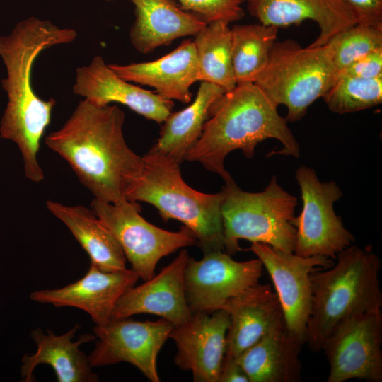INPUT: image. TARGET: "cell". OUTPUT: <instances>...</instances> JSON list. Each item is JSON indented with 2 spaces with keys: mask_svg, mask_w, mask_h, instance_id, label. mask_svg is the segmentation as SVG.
I'll return each mask as SVG.
<instances>
[{
  "mask_svg": "<svg viewBox=\"0 0 382 382\" xmlns=\"http://www.w3.org/2000/svg\"><path fill=\"white\" fill-rule=\"evenodd\" d=\"M125 113L117 105H98L83 99L59 129L45 139L47 146L72 168L98 200L117 204L139 174L142 156L127 144Z\"/></svg>",
  "mask_w": 382,
  "mask_h": 382,
  "instance_id": "cell-1",
  "label": "cell"
},
{
  "mask_svg": "<svg viewBox=\"0 0 382 382\" xmlns=\"http://www.w3.org/2000/svg\"><path fill=\"white\" fill-rule=\"evenodd\" d=\"M77 32L49 21L30 17L0 36V57L6 76L1 80L7 103L0 121V137L14 142L24 166L37 165L40 141L56 105L54 98H40L32 86V70L40 54L52 46L72 42Z\"/></svg>",
  "mask_w": 382,
  "mask_h": 382,
  "instance_id": "cell-2",
  "label": "cell"
},
{
  "mask_svg": "<svg viewBox=\"0 0 382 382\" xmlns=\"http://www.w3.org/2000/svg\"><path fill=\"white\" fill-rule=\"evenodd\" d=\"M267 139L281 142L283 149L278 154L299 157V144L277 106L255 83L237 84L212 104L202 133L185 160L199 163L231 185L235 182L224 167L226 156L240 149L252 158L257 145Z\"/></svg>",
  "mask_w": 382,
  "mask_h": 382,
  "instance_id": "cell-3",
  "label": "cell"
},
{
  "mask_svg": "<svg viewBox=\"0 0 382 382\" xmlns=\"http://www.w3.org/2000/svg\"><path fill=\"white\" fill-rule=\"evenodd\" d=\"M335 260L331 267L310 274L312 299L306 342L315 352L321 350L327 337L345 320L382 307L381 260L371 246L351 245Z\"/></svg>",
  "mask_w": 382,
  "mask_h": 382,
  "instance_id": "cell-4",
  "label": "cell"
},
{
  "mask_svg": "<svg viewBox=\"0 0 382 382\" xmlns=\"http://www.w3.org/2000/svg\"><path fill=\"white\" fill-rule=\"evenodd\" d=\"M142 160L141 170L129 186L126 199L151 204L164 221L182 222L193 233L204 254L224 251V191L207 194L194 190L183 180L180 163L151 149Z\"/></svg>",
  "mask_w": 382,
  "mask_h": 382,
  "instance_id": "cell-5",
  "label": "cell"
},
{
  "mask_svg": "<svg viewBox=\"0 0 382 382\" xmlns=\"http://www.w3.org/2000/svg\"><path fill=\"white\" fill-rule=\"evenodd\" d=\"M333 42L302 47L291 40L275 42L267 64L254 82L278 107L287 108L286 120L296 122L323 98L337 78Z\"/></svg>",
  "mask_w": 382,
  "mask_h": 382,
  "instance_id": "cell-6",
  "label": "cell"
},
{
  "mask_svg": "<svg viewBox=\"0 0 382 382\" xmlns=\"http://www.w3.org/2000/svg\"><path fill=\"white\" fill-rule=\"evenodd\" d=\"M222 190L226 253L231 255L241 250L240 239L294 252L296 229L293 221L297 199L279 185L275 176L262 192H246L236 183L226 185Z\"/></svg>",
  "mask_w": 382,
  "mask_h": 382,
  "instance_id": "cell-7",
  "label": "cell"
},
{
  "mask_svg": "<svg viewBox=\"0 0 382 382\" xmlns=\"http://www.w3.org/2000/svg\"><path fill=\"white\" fill-rule=\"evenodd\" d=\"M91 209L113 234L131 268L144 281L155 275L162 257L197 245L195 235L185 226L169 231L148 222L139 214L138 202L125 200L114 204L94 198Z\"/></svg>",
  "mask_w": 382,
  "mask_h": 382,
  "instance_id": "cell-8",
  "label": "cell"
},
{
  "mask_svg": "<svg viewBox=\"0 0 382 382\" xmlns=\"http://www.w3.org/2000/svg\"><path fill=\"white\" fill-rule=\"evenodd\" d=\"M295 178L303 206L293 221L296 229L293 253L301 257L320 255L335 260L338 253L355 241L334 211L333 204L342 192L334 181L320 182L316 171L307 166H300Z\"/></svg>",
  "mask_w": 382,
  "mask_h": 382,
  "instance_id": "cell-9",
  "label": "cell"
},
{
  "mask_svg": "<svg viewBox=\"0 0 382 382\" xmlns=\"http://www.w3.org/2000/svg\"><path fill=\"white\" fill-rule=\"evenodd\" d=\"M381 309L355 315L337 325L321 349L330 370L327 382L382 381Z\"/></svg>",
  "mask_w": 382,
  "mask_h": 382,
  "instance_id": "cell-10",
  "label": "cell"
},
{
  "mask_svg": "<svg viewBox=\"0 0 382 382\" xmlns=\"http://www.w3.org/2000/svg\"><path fill=\"white\" fill-rule=\"evenodd\" d=\"M173 325L160 318L155 321L111 319L95 325L93 332L98 340L88 356L92 368L127 362L151 382H159L157 358L169 338Z\"/></svg>",
  "mask_w": 382,
  "mask_h": 382,
  "instance_id": "cell-11",
  "label": "cell"
},
{
  "mask_svg": "<svg viewBox=\"0 0 382 382\" xmlns=\"http://www.w3.org/2000/svg\"><path fill=\"white\" fill-rule=\"evenodd\" d=\"M263 265L258 259L234 260L223 250L204 254L199 260L189 257L184 289L192 313L222 308L231 298L259 283Z\"/></svg>",
  "mask_w": 382,
  "mask_h": 382,
  "instance_id": "cell-12",
  "label": "cell"
},
{
  "mask_svg": "<svg viewBox=\"0 0 382 382\" xmlns=\"http://www.w3.org/2000/svg\"><path fill=\"white\" fill-rule=\"evenodd\" d=\"M250 250L272 280L286 329L305 344L312 299L310 274L331 267L333 260L320 255L301 257L260 243H252Z\"/></svg>",
  "mask_w": 382,
  "mask_h": 382,
  "instance_id": "cell-13",
  "label": "cell"
},
{
  "mask_svg": "<svg viewBox=\"0 0 382 382\" xmlns=\"http://www.w3.org/2000/svg\"><path fill=\"white\" fill-rule=\"evenodd\" d=\"M229 325L228 313L218 309L192 313L185 323L173 326L169 338L177 347L175 365L190 371L195 382H219Z\"/></svg>",
  "mask_w": 382,
  "mask_h": 382,
  "instance_id": "cell-14",
  "label": "cell"
},
{
  "mask_svg": "<svg viewBox=\"0 0 382 382\" xmlns=\"http://www.w3.org/2000/svg\"><path fill=\"white\" fill-rule=\"evenodd\" d=\"M139 278L132 268L105 272L91 263L79 280L62 288L33 291L30 298L55 307L81 309L91 316L95 325H101L110 320L119 299Z\"/></svg>",
  "mask_w": 382,
  "mask_h": 382,
  "instance_id": "cell-15",
  "label": "cell"
},
{
  "mask_svg": "<svg viewBox=\"0 0 382 382\" xmlns=\"http://www.w3.org/2000/svg\"><path fill=\"white\" fill-rule=\"evenodd\" d=\"M189 257L187 250L182 248L157 275L130 288L116 303L111 319L150 313L169 321L173 326L185 323L192 315L184 289V274Z\"/></svg>",
  "mask_w": 382,
  "mask_h": 382,
  "instance_id": "cell-16",
  "label": "cell"
},
{
  "mask_svg": "<svg viewBox=\"0 0 382 382\" xmlns=\"http://www.w3.org/2000/svg\"><path fill=\"white\" fill-rule=\"evenodd\" d=\"M73 92L100 106L121 103L158 123L166 120L174 105L173 100L120 78L100 55L76 69Z\"/></svg>",
  "mask_w": 382,
  "mask_h": 382,
  "instance_id": "cell-17",
  "label": "cell"
},
{
  "mask_svg": "<svg viewBox=\"0 0 382 382\" xmlns=\"http://www.w3.org/2000/svg\"><path fill=\"white\" fill-rule=\"evenodd\" d=\"M221 309L230 318L225 357L236 358L267 334L286 326L278 296L270 284H256Z\"/></svg>",
  "mask_w": 382,
  "mask_h": 382,
  "instance_id": "cell-18",
  "label": "cell"
},
{
  "mask_svg": "<svg viewBox=\"0 0 382 382\" xmlns=\"http://www.w3.org/2000/svg\"><path fill=\"white\" fill-rule=\"evenodd\" d=\"M248 10L260 23L277 28L306 20L315 21L318 37L310 46H321L357 23L344 0H246Z\"/></svg>",
  "mask_w": 382,
  "mask_h": 382,
  "instance_id": "cell-19",
  "label": "cell"
},
{
  "mask_svg": "<svg viewBox=\"0 0 382 382\" xmlns=\"http://www.w3.org/2000/svg\"><path fill=\"white\" fill-rule=\"evenodd\" d=\"M108 66L122 79L151 86L161 97L183 103L190 102V87L198 81L195 48L190 39L154 61Z\"/></svg>",
  "mask_w": 382,
  "mask_h": 382,
  "instance_id": "cell-20",
  "label": "cell"
},
{
  "mask_svg": "<svg viewBox=\"0 0 382 382\" xmlns=\"http://www.w3.org/2000/svg\"><path fill=\"white\" fill-rule=\"evenodd\" d=\"M79 329L76 324L68 332L57 335L47 329L45 333L38 328L31 332L37 350L25 354L22 359L21 376L23 381L35 380L33 371L39 364H47L54 370L58 382H97L98 376L92 371L88 356L79 347L96 339L94 334L80 335L78 340H72Z\"/></svg>",
  "mask_w": 382,
  "mask_h": 382,
  "instance_id": "cell-21",
  "label": "cell"
},
{
  "mask_svg": "<svg viewBox=\"0 0 382 382\" xmlns=\"http://www.w3.org/2000/svg\"><path fill=\"white\" fill-rule=\"evenodd\" d=\"M136 19L129 33L131 44L146 54L174 40L195 35L207 23L181 9L174 0H130Z\"/></svg>",
  "mask_w": 382,
  "mask_h": 382,
  "instance_id": "cell-22",
  "label": "cell"
},
{
  "mask_svg": "<svg viewBox=\"0 0 382 382\" xmlns=\"http://www.w3.org/2000/svg\"><path fill=\"white\" fill-rule=\"evenodd\" d=\"M303 344L286 326L262 337L236 359L250 382H296L301 378Z\"/></svg>",
  "mask_w": 382,
  "mask_h": 382,
  "instance_id": "cell-23",
  "label": "cell"
},
{
  "mask_svg": "<svg viewBox=\"0 0 382 382\" xmlns=\"http://www.w3.org/2000/svg\"><path fill=\"white\" fill-rule=\"evenodd\" d=\"M48 211L63 222L86 252L91 263L105 272L127 268V259L117 241L91 209L47 200Z\"/></svg>",
  "mask_w": 382,
  "mask_h": 382,
  "instance_id": "cell-24",
  "label": "cell"
},
{
  "mask_svg": "<svg viewBox=\"0 0 382 382\" xmlns=\"http://www.w3.org/2000/svg\"><path fill=\"white\" fill-rule=\"evenodd\" d=\"M225 92L216 84L201 81L193 102L182 110L171 112L163 122L159 137L151 149L180 164L199 139L210 106Z\"/></svg>",
  "mask_w": 382,
  "mask_h": 382,
  "instance_id": "cell-25",
  "label": "cell"
},
{
  "mask_svg": "<svg viewBox=\"0 0 382 382\" xmlns=\"http://www.w3.org/2000/svg\"><path fill=\"white\" fill-rule=\"evenodd\" d=\"M194 45L198 66V81L216 84L226 91L236 86L231 58V30L228 24H207L195 35Z\"/></svg>",
  "mask_w": 382,
  "mask_h": 382,
  "instance_id": "cell-26",
  "label": "cell"
},
{
  "mask_svg": "<svg viewBox=\"0 0 382 382\" xmlns=\"http://www.w3.org/2000/svg\"><path fill=\"white\" fill-rule=\"evenodd\" d=\"M231 30L232 66L236 85L254 83L267 64L277 41L278 28L259 23L236 25Z\"/></svg>",
  "mask_w": 382,
  "mask_h": 382,
  "instance_id": "cell-27",
  "label": "cell"
},
{
  "mask_svg": "<svg viewBox=\"0 0 382 382\" xmlns=\"http://www.w3.org/2000/svg\"><path fill=\"white\" fill-rule=\"evenodd\" d=\"M328 109L344 114L364 110L382 102V76L363 79L337 75L323 97Z\"/></svg>",
  "mask_w": 382,
  "mask_h": 382,
  "instance_id": "cell-28",
  "label": "cell"
},
{
  "mask_svg": "<svg viewBox=\"0 0 382 382\" xmlns=\"http://www.w3.org/2000/svg\"><path fill=\"white\" fill-rule=\"evenodd\" d=\"M332 41L333 62L338 74L354 61L382 48V25L356 23Z\"/></svg>",
  "mask_w": 382,
  "mask_h": 382,
  "instance_id": "cell-29",
  "label": "cell"
},
{
  "mask_svg": "<svg viewBox=\"0 0 382 382\" xmlns=\"http://www.w3.org/2000/svg\"><path fill=\"white\" fill-rule=\"evenodd\" d=\"M181 9L197 16L205 23L222 21L230 24L244 16L242 4L246 0H178Z\"/></svg>",
  "mask_w": 382,
  "mask_h": 382,
  "instance_id": "cell-30",
  "label": "cell"
},
{
  "mask_svg": "<svg viewBox=\"0 0 382 382\" xmlns=\"http://www.w3.org/2000/svg\"><path fill=\"white\" fill-rule=\"evenodd\" d=\"M337 75L363 79L382 76V48L377 49L354 61L341 70Z\"/></svg>",
  "mask_w": 382,
  "mask_h": 382,
  "instance_id": "cell-31",
  "label": "cell"
},
{
  "mask_svg": "<svg viewBox=\"0 0 382 382\" xmlns=\"http://www.w3.org/2000/svg\"><path fill=\"white\" fill-rule=\"evenodd\" d=\"M357 23L382 25V0H344Z\"/></svg>",
  "mask_w": 382,
  "mask_h": 382,
  "instance_id": "cell-32",
  "label": "cell"
},
{
  "mask_svg": "<svg viewBox=\"0 0 382 382\" xmlns=\"http://www.w3.org/2000/svg\"><path fill=\"white\" fill-rule=\"evenodd\" d=\"M219 382H250V381L235 358L224 356Z\"/></svg>",
  "mask_w": 382,
  "mask_h": 382,
  "instance_id": "cell-33",
  "label": "cell"
},
{
  "mask_svg": "<svg viewBox=\"0 0 382 382\" xmlns=\"http://www.w3.org/2000/svg\"><path fill=\"white\" fill-rule=\"evenodd\" d=\"M107 1H111V0H107Z\"/></svg>",
  "mask_w": 382,
  "mask_h": 382,
  "instance_id": "cell-34",
  "label": "cell"
}]
</instances>
